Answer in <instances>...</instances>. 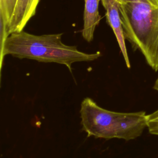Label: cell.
Listing matches in <instances>:
<instances>
[{"label":"cell","mask_w":158,"mask_h":158,"mask_svg":"<svg viewBox=\"0 0 158 158\" xmlns=\"http://www.w3.org/2000/svg\"><path fill=\"white\" fill-rule=\"evenodd\" d=\"M63 33L36 35L23 30L10 34L1 45V64L7 55L19 59H28L41 62H55L65 65L71 72L72 64L98 59L101 52L86 53L76 46L62 41Z\"/></svg>","instance_id":"1"},{"label":"cell","mask_w":158,"mask_h":158,"mask_svg":"<svg viewBox=\"0 0 158 158\" xmlns=\"http://www.w3.org/2000/svg\"><path fill=\"white\" fill-rule=\"evenodd\" d=\"M80 112L82 129L88 136L129 141L141 136L147 127V115L144 111H110L101 108L89 98L82 101Z\"/></svg>","instance_id":"2"},{"label":"cell","mask_w":158,"mask_h":158,"mask_svg":"<svg viewBox=\"0 0 158 158\" xmlns=\"http://www.w3.org/2000/svg\"><path fill=\"white\" fill-rule=\"evenodd\" d=\"M124 36L158 72V7L141 2L119 4Z\"/></svg>","instance_id":"3"},{"label":"cell","mask_w":158,"mask_h":158,"mask_svg":"<svg viewBox=\"0 0 158 158\" xmlns=\"http://www.w3.org/2000/svg\"><path fill=\"white\" fill-rule=\"evenodd\" d=\"M106 10V17L107 23L113 30L128 68H130V63L125 45V38L122 23L121 16L118 0H101Z\"/></svg>","instance_id":"4"},{"label":"cell","mask_w":158,"mask_h":158,"mask_svg":"<svg viewBox=\"0 0 158 158\" xmlns=\"http://www.w3.org/2000/svg\"><path fill=\"white\" fill-rule=\"evenodd\" d=\"M40 0H17L7 28V35L23 30L28 22L36 14Z\"/></svg>","instance_id":"5"},{"label":"cell","mask_w":158,"mask_h":158,"mask_svg":"<svg viewBox=\"0 0 158 158\" xmlns=\"http://www.w3.org/2000/svg\"><path fill=\"white\" fill-rule=\"evenodd\" d=\"M100 1L85 0L83 26L81 34L84 40L87 42L93 41L95 29L101 19L99 12V3Z\"/></svg>","instance_id":"6"},{"label":"cell","mask_w":158,"mask_h":158,"mask_svg":"<svg viewBox=\"0 0 158 158\" xmlns=\"http://www.w3.org/2000/svg\"><path fill=\"white\" fill-rule=\"evenodd\" d=\"M17 0H0V26L7 30ZM7 32V31H6Z\"/></svg>","instance_id":"7"},{"label":"cell","mask_w":158,"mask_h":158,"mask_svg":"<svg viewBox=\"0 0 158 158\" xmlns=\"http://www.w3.org/2000/svg\"><path fill=\"white\" fill-rule=\"evenodd\" d=\"M147 127L149 133L158 136V109L147 115Z\"/></svg>","instance_id":"8"},{"label":"cell","mask_w":158,"mask_h":158,"mask_svg":"<svg viewBox=\"0 0 158 158\" xmlns=\"http://www.w3.org/2000/svg\"><path fill=\"white\" fill-rule=\"evenodd\" d=\"M119 4H126L131 2H141L149 4L154 7H158V0H118Z\"/></svg>","instance_id":"9"},{"label":"cell","mask_w":158,"mask_h":158,"mask_svg":"<svg viewBox=\"0 0 158 158\" xmlns=\"http://www.w3.org/2000/svg\"><path fill=\"white\" fill-rule=\"evenodd\" d=\"M153 88L155 90L158 91V76H157V78H156V80L155 81V83H154V86H153Z\"/></svg>","instance_id":"10"}]
</instances>
